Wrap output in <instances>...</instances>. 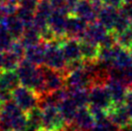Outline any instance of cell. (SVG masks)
Wrapping results in <instances>:
<instances>
[{
  "label": "cell",
  "instance_id": "4fadbf2b",
  "mask_svg": "<svg viewBox=\"0 0 132 131\" xmlns=\"http://www.w3.org/2000/svg\"><path fill=\"white\" fill-rule=\"evenodd\" d=\"M69 96L72 99V101L76 104L78 108L89 106L90 99H89V90L87 89H76V90L70 89Z\"/></svg>",
  "mask_w": 132,
  "mask_h": 131
},
{
  "label": "cell",
  "instance_id": "ac0fdd59",
  "mask_svg": "<svg viewBox=\"0 0 132 131\" xmlns=\"http://www.w3.org/2000/svg\"><path fill=\"white\" fill-rule=\"evenodd\" d=\"M123 104H125L127 113L129 114L130 118L132 119V88L127 90V92H126L125 100H123Z\"/></svg>",
  "mask_w": 132,
  "mask_h": 131
},
{
  "label": "cell",
  "instance_id": "2e32d148",
  "mask_svg": "<svg viewBox=\"0 0 132 131\" xmlns=\"http://www.w3.org/2000/svg\"><path fill=\"white\" fill-rule=\"evenodd\" d=\"M64 55L66 57L67 60L69 61H74V60H78L80 58L81 54V48L74 43H70L68 44L64 48Z\"/></svg>",
  "mask_w": 132,
  "mask_h": 131
},
{
  "label": "cell",
  "instance_id": "ba28073f",
  "mask_svg": "<svg viewBox=\"0 0 132 131\" xmlns=\"http://www.w3.org/2000/svg\"><path fill=\"white\" fill-rule=\"evenodd\" d=\"M107 115L114 124L119 125L121 128L132 121V119L127 113L123 103L113 104L110 109L107 111Z\"/></svg>",
  "mask_w": 132,
  "mask_h": 131
},
{
  "label": "cell",
  "instance_id": "30bf717a",
  "mask_svg": "<svg viewBox=\"0 0 132 131\" xmlns=\"http://www.w3.org/2000/svg\"><path fill=\"white\" fill-rule=\"evenodd\" d=\"M66 57L64 52L58 50L57 48H50L45 52V64L54 69L64 70L66 69Z\"/></svg>",
  "mask_w": 132,
  "mask_h": 131
},
{
  "label": "cell",
  "instance_id": "7c38bea8",
  "mask_svg": "<svg viewBox=\"0 0 132 131\" xmlns=\"http://www.w3.org/2000/svg\"><path fill=\"white\" fill-rule=\"evenodd\" d=\"M58 108L60 113L62 114V116L64 117L65 120L67 121V124L71 122L73 120L74 117L79 109L70 96L60 102L58 104Z\"/></svg>",
  "mask_w": 132,
  "mask_h": 131
},
{
  "label": "cell",
  "instance_id": "44dd1931",
  "mask_svg": "<svg viewBox=\"0 0 132 131\" xmlns=\"http://www.w3.org/2000/svg\"><path fill=\"white\" fill-rule=\"evenodd\" d=\"M2 103H3V101H2V99L0 98V107H1V105H2Z\"/></svg>",
  "mask_w": 132,
  "mask_h": 131
},
{
  "label": "cell",
  "instance_id": "9a60e30c",
  "mask_svg": "<svg viewBox=\"0 0 132 131\" xmlns=\"http://www.w3.org/2000/svg\"><path fill=\"white\" fill-rule=\"evenodd\" d=\"M27 60L32 62L35 65H40L45 61V52L39 47L30 48L26 53Z\"/></svg>",
  "mask_w": 132,
  "mask_h": 131
},
{
  "label": "cell",
  "instance_id": "d6986e66",
  "mask_svg": "<svg viewBox=\"0 0 132 131\" xmlns=\"http://www.w3.org/2000/svg\"><path fill=\"white\" fill-rule=\"evenodd\" d=\"M121 131H132V121L130 124H126L125 126L121 128Z\"/></svg>",
  "mask_w": 132,
  "mask_h": 131
},
{
  "label": "cell",
  "instance_id": "e0dca14e",
  "mask_svg": "<svg viewBox=\"0 0 132 131\" xmlns=\"http://www.w3.org/2000/svg\"><path fill=\"white\" fill-rule=\"evenodd\" d=\"M81 54L87 59H94L97 54V51L92 45H83L81 47Z\"/></svg>",
  "mask_w": 132,
  "mask_h": 131
},
{
  "label": "cell",
  "instance_id": "9c48e42d",
  "mask_svg": "<svg viewBox=\"0 0 132 131\" xmlns=\"http://www.w3.org/2000/svg\"><path fill=\"white\" fill-rule=\"evenodd\" d=\"M106 87L109 90L114 104L123 103L125 95L127 92V87L125 85H123L121 81L117 80V79L109 78L108 82L106 83Z\"/></svg>",
  "mask_w": 132,
  "mask_h": 131
},
{
  "label": "cell",
  "instance_id": "ffe728a7",
  "mask_svg": "<svg viewBox=\"0 0 132 131\" xmlns=\"http://www.w3.org/2000/svg\"><path fill=\"white\" fill-rule=\"evenodd\" d=\"M2 62H3V56L0 55V69H2Z\"/></svg>",
  "mask_w": 132,
  "mask_h": 131
},
{
  "label": "cell",
  "instance_id": "5b68a950",
  "mask_svg": "<svg viewBox=\"0 0 132 131\" xmlns=\"http://www.w3.org/2000/svg\"><path fill=\"white\" fill-rule=\"evenodd\" d=\"M89 99H90L89 105L98 107L105 111H108L114 104L106 85L104 86L96 85L89 89Z\"/></svg>",
  "mask_w": 132,
  "mask_h": 131
},
{
  "label": "cell",
  "instance_id": "7a4b0ae2",
  "mask_svg": "<svg viewBox=\"0 0 132 131\" xmlns=\"http://www.w3.org/2000/svg\"><path fill=\"white\" fill-rule=\"evenodd\" d=\"M12 99L25 114L38 107L40 102V96L37 93L23 85H19L12 92Z\"/></svg>",
  "mask_w": 132,
  "mask_h": 131
},
{
  "label": "cell",
  "instance_id": "3957f363",
  "mask_svg": "<svg viewBox=\"0 0 132 131\" xmlns=\"http://www.w3.org/2000/svg\"><path fill=\"white\" fill-rule=\"evenodd\" d=\"M40 71L44 80V94L60 90L66 85V76L63 74L61 70L54 69L46 66L42 67Z\"/></svg>",
  "mask_w": 132,
  "mask_h": 131
},
{
  "label": "cell",
  "instance_id": "8fae6325",
  "mask_svg": "<svg viewBox=\"0 0 132 131\" xmlns=\"http://www.w3.org/2000/svg\"><path fill=\"white\" fill-rule=\"evenodd\" d=\"M20 84L19 74L15 70H2L0 72V89L13 92Z\"/></svg>",
  "mask_w": 132,
  "mask_h": 131
},
{
  "label": "cell",
  "instance_id": "5bb4252c",
  "mask_svg": "<svg viewBox=\"0 0 132 131\" xmlns=\"http://www.w3.org/2000/svg\"><path fill=\"white\" fill-rule=\"evenodd\" d=\"M19 57L15 55L14 52L5 54L3 56V62H2V70H15L19 68Z\"/></svg>",
  "mask_w": 132,
  "mask_h": 131
},
{
  "label": "cell",
  "instance_id": "8992f818",
  "mask_svg": "<svg viewBox=\"0 0 132 131\" xmlns=\"http://www.w3.org/2000/svg\"><path fill=\"white\" fill-rule=\"evenodd\" d=\"M66 85L67 88L70 90H76V89H91L93 87V79L92 76L85 69V68L73 70L69 73L66 77Z\"/></svg>",
  "mask_w": 132,
  "mask_h": 131
},
{
  "label": "cell",
  "instance_id": "6da1fadb",
  "mask_svg": "<svg viewBox=\"0 0 132 131\" xmlns=\"http://www.w3.org/2000/svg\"><path fill=\"white\" fill-rule=\"evenodd\" d=\"M20 84L32 89L38 95L44 94V80L40 71V68H37L35 64L26 60L20 63L16 69Z\"/></svg>",
  "mask_w": 132,
  "mask_h": 131
},
{
  "label": "cell",
  "instance_id": "7402d4cb",
  "mask_svg": "<svg viewBox=\"0 0 132 131\" xmlns=\"http://www.w3.org/2000/svg\"><path fill=\"white\" fill-rule=\"evenodd\" d=\"M48 131H65V130H64V129H61V130H48Z\"/></svg>",
  "mask_w": 132,
  "mask_h": 131
},
{
  "label": "cell",
  "instance_id": "603a6c76",
  "mask_svg": "<svg viewBox=\"0 0 132 131\" xmlns=\"http://www.w3.org/2000/svg\"><path fill=\"white\" fill-rule=\"evenodd\" d=\"M74 131H81V130H79V129H77V130H74Z\"/></svg>",
  "mask_w": 132,
  "mask_h": 131
},
{
  "label": "cell",
  "instance_id": "52a82bcc",
  "mask_svg": "<svg viewBox=\"0 0 132 131\" xmlns=\"http://www.w3.org/2000/svg\"><path fill=\"white\" fill-rule=\"evenodd\" d=\"M71 122H73L76 125V127L81 131H90L96 121L94 115L87 106V107H82L78 109Z\"/></svg>",
  "mask_w": 132,
  "mask_h": 131
},
{
  "label": "cell",
  "instance_id": "277c9868",
  "mask_svg": "<svg viewBox=\"0 0 132 131\" xmlns=\"http://www.w3.org/2000/svg\"><path fill=\"white\" fill-rule=\"evenodd\" d=\"M42 109V108H40ZM43 127L44 130L64 129L67 121L59 111L58 106L49 105L43 108Z\"/></svg>",
  "mask_w": 132,
  "mask_h": 131
}]
</instances>
